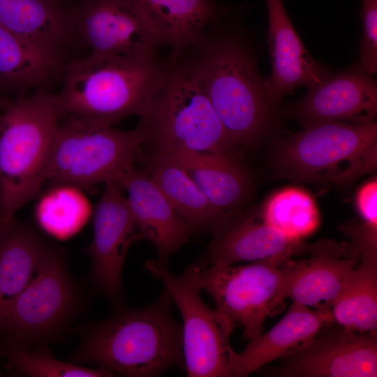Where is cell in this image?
<instances>
[{"mask_svg": "<svg viewBox=\"0 0 377 377\" xmlns=\"http://www.w3.org/2000/svg\"><path fill=\"white\" fill-rule=\"evenodd\" d=\"M105 184L93 209V237L87 253L91 259L93 283L117 301L122 293L121 272L127 251L141 236L121 186L115 181Z\"/></svg>", "mask_w": 377, "mask_h": 377, "instance_id": "5bb4252c", "label": "cell"}, {"mask_svg": "<svg viewBox=\"0 0 377 377\" xmlns=\"http://www.w3.org/2000/svg\"><path fill=\"white\" fill-rule=\"evenodd\" d=\"M260 216L265 223L296 241L312 235L320 221L313 198L296 187L285 188L273 194Z\"/></svg>", "mask_w": 377, "mask_h": 377, "instance_id": "4316f807", "label": "cell"}, {"mask_svg": "<svg viewBox=\"0 0 377 377\" xmlns=\"http://www.w3.org/2000/svg\"><path fill=\"white\" fill-rule=\"evenodd\" d=\"M343 230L362 260L377 258V226L362 221L346 226Z\"/></svg>", "mask_w": 377, "mask_h": 377, "instance_id": "4dcf8cb0", "label": "cell"}, {"mask_svg": "<svg viewBox=\"0 0 377 377\" xmlns=\"http://www.w3.org/2000/svg\"><path fill=\"white\" fill-rule=\"evenodd\" d=\"M145 145L167 152L177 149L234 154L229 138L210 101L184 64L165 68L162 80L139 116Z\"/></svg>", "mask_w": 377, "mask_h": 377, "instance_id": "8992f818", "label": "cell"}, {"mask_svg": "<svg viewBox=\"0 0 377 377\" xmlns=\"http://www.w3.org/2000/svg\"><path fill=\"white\" fill-rule=\"evenodd\" d=\"M144 267L163 282L180 311L184 370L188 376L234 377L237 353L230 343L234 328L203 302L198 288L182 275L171 274L166 263L149 260Z\"/></svg>", "mask_w": 377, "mask_h": 377, "instance_id": "30bf717a", "label": "cell"}, {"mask_svg": "<svg viewBox=\"0 0 377 377\" xmlns=\"http://www.w3.org/2000/svg\"><path fill=\"white\" fill-rule=\"evenodd\" d=\"M256 211L237 212L217 225L200 266L233 265L272 257L311 255L316 242L293 240L265 223Z\"/></svg>", "mask_w": 377, "mask_h": 377, "instance_id": "9a60e30c", "label": "cell"}, {"mask_svg": "<svg viewBox=\"0 0 377 377\" xmlns=\"http://www.w3.org/2000/svg\"><path fill=\"white\" fill-rule=\"evenodd\" d=\"M184 64L210 101L232 144L251 147L280 127L279 104L244 37L220 31Z\"/></svg>", "mask_w": 377, "mask_h": 377, "instance_id": "6da1fadb", "label": "cell"}, {"mask_svg": "<svg viewBox=\"0 0 377 377\" xmlns=\"http://www.w3.org/2000/svg\"><path fill=\"white\" fill-rule=\"evenodd\" d=\"M361 260L350 242L320 239L309 258L286 260L283 297L312 309H331Z\"/></svg>", "mask_w": 377, "mask_h": 377, "instance_id": "2e32d148", "label": "cell"}, {"mask_svg": "<svg viewBox=\"0 0 377 377\" xmlns=\"http://www.w3.org/2000/svg\"><path fill=\"white\" fill-rule=\"evenodd\" d=\"M54 98L61 117L112 126L140 116L158 87L165 68L155 58L109 57L89 53L64 64Z\"/></svg>", "mask_w": 377, "mask_h": 377, "instance_id": "3957f363", "label": "cell"}, {"mask_svg": "<svg viewBox=\"0 0 377 377\" xmlns=\"http://www.w3.org/2000/svg\"><path fill=\"white\" fill-rule=\"evenodd\" d=\"M164 153L186 171L223 219L240 211L250 199L253 183L235 154L182 148Z\"/></svg>", "mask_w": 377, "mask_h": 377, "instance_id": "d6986e66", "label": "cell"}, {"mask_svg": "<svg viewBox=\"0 0 377 377\" xmlns=\"http://www.w3.org/2000/svg\"><path fill=\"white\" fill-rule=\"evenodd\" d=\"M331 311L335 324L346 330L376 332L377 258L359 262L334 301Z\"/></svg>", "mask_w": 377, "mask_h": 377, "instance_id": "484cf974", "label": "cell"}, {"mask_svg": "<svg viewBox=\"0 0 377 377\" xmlns=\"http://www.w3.org/2000/svg\"><path fill=\"white\" fill-rule=\"evenodd\" d=\"M160 45L172 50L177 61L201 38L219 10L213 0H132Z\"/></svg>", "mask_w": 377, "mask_h": 377, "instance_id": "44dd1931", "label": "cell"}, {"mask_svg": "<svg viewBox=\"0 0 377 377\" xmlns=\"http://www.w3.org/2000/svg\"><path fill=\"white\" fill-rule=\"evenodd\" d=\"M8 367L17 374L35 377L114 376L101 367L89 368L61 361L42 345L38 348L13 349L7 355Z\"/></svg>", "mask_w": 377, "mask_h": 377, "instance_id": "f1b7e54d", "label": "cell"}, {"mask_svg": "<svg viewBox=\"0 0 377 377\" xmlns=\"http://www.w3.org/2000/svg\"><path fill=\"white\" fill-rule=\"evenodd\" d=\"M0 27L62 60L74 36L68 11L57 0H0Z\"/></svg>", "mask_w": 377, "mask_h": 377, "instance_id": "7402d4cb", "label": "cell"}, {"mask_svg": "<svg viewBox=\"0 0 377 377\" xmlns=\"http://www.w3.org/2000/svg\"><path fill=\"white\" fill-rule=\"evenodd\" d=\"M81 301L64 251L50 245L36 275L3 315L0 331L15 345L13 349L43 345L70 324Z\"/></svg>", "mask_w": 377, "mask_h": 377, "instance_id": "9c48e42d", "label": "cell"}, {"mask_svg": "<svg viewBox=\"0 0 377 377\" xmlns=\"http://www.w3.org/2000/svg\"><path fill=\"white\" fill-rule=\"evenodd\" d=\"M142 159L145 170L193 232L212 230L223 220L194 181L168 154L151 150Z\"/></svg>", "mask_w": 377, "mask_h": 377, "instance_id": "cb8c5ba5", "label": "cell"}, {"mask_svg": "<svg viewBox=\"0 0 377 377\" xmlns=\"http://www.w3.org/2000/svg\"><path fill=\"white\" fill-rule=\"evenodd\" d=\"M356 205L362 221L377 226V182L365 183L356 195Z\"/></svg>", "mask_w": 377, "mask_h": 377, "instance_id": "1f68e13d", "label": "cell"}, {"mask_svg": "<svg viewBox=\"0 0 377 377\" xmlns=\"http://www.w3.org/2000/svg\"><path fill=\"white\" fill-rule=\"evenodd\" d=\"M266 372L283 377H376L377 336L334 325L287 354Z\"/></svg>", "mask_w": 377, "mask_h": 377, "instance_id": "7c38bea8", "label": "cell"}, {"mask_svg": "<svg viewBox=\"0 0 377 377\" xmlns=\"http://www.w3.org/2000/svg\"><path fill=\"white\" fill-rule=\"evenodd\" d=\"M144 128L123 131L112 126L61 117L50 154L47 181L87 188L115 181L140 160Z\"/></svg>", "mask_w": 377, "mask_h": 377, "instance_id": "52a82bcc", "label": "cell"}, {"mask_svg": "<svg viewBox=\"0 0 377 377\" xmlns=\"http://www.w3.org/2000/svg\"><path fill=\"white\" fill-rule=\"evenodd\" d=\"M67 11L74 36L89 47L90 54L155 58L160 44L132 0H80Z\"/></svg>", "mask_w": 377, "mask_h": 377, "instance_id": "8fae6325", "label": "cell"}, {"mask_svg": "<svg viewBox=\"0 0 377 377\" xmlns=\"http://www.w3.org/2000/svg\"><path fill=\"white\" fill-rule=\"evenodd\" d=\"M57 1L59 2L60 0H57Z\"/></svg>", "mask_w": 377, "mask_h": 377, "instance_id": "836d02e7", "label": "cell"}, {"mask_svg": "<svg viewBox=\"0 0 377 377\" xmlns=\"http://www.w3.org/2000/svg\"><path fill=\"white\" fill-rule=\"evenodd\" d=\"M126 192L130 209L141 239L155 247L159 261L168 258L188 239L193 232L144 170L134 165L115 180Z\"/></svg>", "mask_w": 377, "mask_h": 377, "instance_id": "e0dca14e", "label": "cell"}, {"mask_svg": "<svg viewBox=\"0 0 377 377\" xmlns=\"http://www.w3.org/2000/svg\"><path fill=\"white\" fill-rule=\"evenodd\" d=\"M63 60L0 27V84L18 92L40 87L62 70Z\"/></svg>", "mask_w": 377, "mask_h": 377, "instance_id": "d4e9b609", "label": "cell"}, {"mask_svg": "<svg viewBox=\"0 0 377 377\" xmlns=\"http://www.w3.org/2000/svg\"><path fill=\"white\" fill-rule=\"evenodd\" d=\"M60 118L54 95L45 91L4 103L0 124V230L47 181Z\"/></svg>", "mask_w": 377, "mask_h": 377, "instance_id": "277c9868", "label": "cell"}, {"mask_svg": "<svg viewBox=\"0 0 377 377\" xmlns=\"http://www.w3.org/2000/svg\"><path fill=\"white\" fill-rule=\"evenodd\" d=\"M266 6L272 64L267 79L272 97L279 104L284 96L297 87L311 88L332 71L311 57L294 28L282 0H266Z\"/></svg>", "mask_w": 377, "mask_h": 377, "instance_id": "ac0fdd59", "label": "cell"}, {"mask_svg": "<svg viewBox=\"0 0 377 377\" xmlns=\"http://www.w3.org/2000/svg\"><path fill=\"white\" fill-rule=\"evenodd\" d=\"M93 209L80 188L57 184L38 201L35 216L39 226L52 236L65 239L77 233Z\"/></svg>", "mask_w": 377, "mask_h": 377, "instance_id": "83f0119b", "label": "cell"}, {"mask_svg": "<svg viewBox=\"0 0 377 377\" xmlns=\"http://www.w3.org/2000/svg\"><path fill=\"white\" fill-rule=\"evenodd\" d=\"M335 324L331 309H312L293 302L269 330L237 353L234 377L246 376L300 348Z\"/></svg>", "mask_w": 377, "mask_h": 377, "instance_id": "ffe728a7", "label": "cell"}, {"mask_svg": "<svg viewBox=\"0 0 377 377\" xmlns=\"http://www.w3.org/2000/svg\"><path fill=\"white\" fill-rule=\"evenodd\" d=\"M360 17L362 35L358 64L373 75L377 71V0H362Z\"/></svg>", "mask_w": 377, "mask_h": 377, "instance_id": "f546056e", "label": "cell"}, {"mask_svg": "<svg viewBox=\"0 0 377 377\" xmlns=\"http://www.w3.org/2000/svg\"><path fill=\"white\" fill-rule=\"evenodd\" d=\"M164 288L147 306L119 309L92 325L71 355L73 363L103 367L114 376H157L169 368L185 369L182 327L170 312Z\"/></svg>", "mask_w": 377, "mask_h": 377, "instance_id": "7a4b0ae2", "label": "cell"}, {"mask_svg": "<svg viewBox=\"0 0 377 377\" xmlns=\"http://www.w3.org/2000/svg\"><path fill=\"white\" fill-rule=\"evenodd\" d=\"M287 256L272 257L246 265L200 266L193 263L183 277L214 300L216 310L234 329H243L249 341L263 334L267 316L281 308Z\"/></svg>", "mask_w": 377, "mask_h": 377, "instance_id": "ba28073f", "label": "cell"}, {"mask_svg": "<svg viewBox=\"0 0 377 377\" xmlns=\"http://www.w3.org/2000/svg\"><path fill=\"white\" fill-rule=\"evenodd\" d=\"M274 168L285 179L346 187L377 167V124L326 121L279 142Z\"/></svg>", "mask_w": 377, "mask_h": 377, "instance_id": "5b68a950", "label": "cell"}, {"mask_svg": "<svg viewBox=\"0 0 377 377\" xmlns=\"http://www.w3.org/2000/svg\"><path fill=\"white\" fill-rule=\"evenodd\" d=\"M3 105H4V103H0V124H1V121Z\"/></svg>", "mask_w": 377, "mask_h": 377, "instance_id": "d6a6232c", "label": "cell"}, {"mask_svg": "<svg viewBox=\"0 0 377 377\" xmlns=\"http://www.w3.org/2000/svg\"><path fill=\"white\" fill-rule=\"evenodd\" d=\"M280 114L304 128L326 121L372 123L377 114V83L372 75L354 64L331 72Z\"/></svg>", "mask_w": 377, "mask_h": 377, "instance_id": "4fadbf2b", "label": "cell"}, {"mask_svg": "<svg viewBox=\"0 0 377 377\" xmlns=\"http://www.w3.org/2000/svg\"><path fill=\"white\" fill-rule=\"evenodd\" d=\"M50 245L15 218L0 230V321L36 275Z\"/></svg>", "mask_w": 377, "mask_h": 377, "instance_id": "603a6c76", "label": "cell"}]
</instances>
